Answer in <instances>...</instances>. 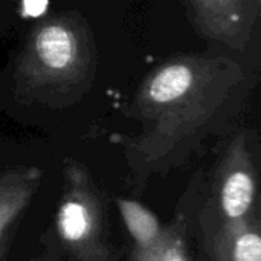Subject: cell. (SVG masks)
I'll return each mask as SVG.
<instances>
[{"label":"cell","instance_id":"cell-1","mask_svg":"<svg viewBox=\"0 0 261 261\" xmlns=\"http://www.w3.org/2000/svg\"><path fill=\"white\" fill-rule=\"evenodd\" d=\"M226 60L177 58L144 80L135 98L141 132L124 141L138 182L187 164L200 148L242 81L240 67Z\"/></svg>","mask_w":261,"mask_h":261},{"label":"cell","instance_id":"cell-2","mask_svg":"<svg viewBox=\"0 0 261 261\" xmlns=\"http://www.w3.org/2000/svg\"><path fill=\"white\" fill-rule=\"evenodd\" d=\"M95 63L87 24L75 14L58 15L29 34L15 70L17 86L29 99L66 101L90 83Z\"/></svg>","mask_w":261,"mask_h":261},{"label":"cell","instance_id":"cell-3","mask_svg":"<svg viewBox=\"0 0 261 261\" xmlns=\"http://www.w3.org/2000/svg\"><path fill=\"white\" fill-rule=\"evenodd\" d=\"M55 231L73 261H118L104 196L83 164L66 159Z\"/></svg>","mask_w":261,"mask_h":261},{"label":"cell","instance_id":"cell-4","mask_svg":"<svg viewBox=\"0 0 261 261\" xmlns=\"http://www.w3.org/2000/svg\"><path fill=\"white\" fill-rule=\"evenodd\" d=\"M260 214L257 167L246 135L236 136L219 165L213 200L205 210L203 226L231 223Z\"/></svg>","mask_w":261,"mask_h":261},{"label":"cell","instance_id":"cell-5","mask_svg":"<svg viewBox=\"0 0 261 261\" xmlns=\"http://www.w3.org/2000/svg\"><path fill=\"white\" fill-rule=\"evenodd\" d=\"M193 18L203 35L242 47L252 34L260 0H188Z\"/></svg>","mask_w":261,"mask_h":261},{"label":"cell","instance_id":"cell-6","mask_svg":"<svg viewBox=\"0 0 261 261\" xmlns=\"http://www.w3.org/2000/svg\"><path fill=\"white\" fill-rule=\"evenodd\" d=\"M260 214L231 223L203 226L211 261H261Z\"/></svg>","mask_w":261,"mask_h":261},{"label":"cell","instance_id":"cell-7","mask_svg":"<svg viewBox=\"0 0 261 261\" xmlns=\"http://www.w3.org/2000/svg\"><path fill=\"white\" fill-rule=\"evenodd\" d=\"M41 180L43 170L34 165H18L0 171V242L26 211Z\"/></svg>","mask_w":261,"mask_h":261},{"label":"cell","instance_id":"cell-8","mask_svg":"<svg viewBox=\"0 0 261 261\" xmlns=\"http://www.w3.org/2000/svg\"><path fill=\"white\" fill-rule=\"evenodd\" d=\"M116 206L135 243L133 249L148 251L161 242L165 226L161 225L153 211L132 199H116Z\"/></svg>","mask_w":261,"mask_h":261},{"label":"cell","instance_id":"cell-9","mask_svg":"<svg viewBox=\"0 0 261 261\" xmlns=\"http://www.w3.org/2000/svg\"><path fill=\"white\" fill-rule=\"evenodd\" d=\"M130 261H191L187 246V225L177 217L164 228L161 242L148 251L133 249Z\"/></svg>","mask_w":261,"mask_h":261},{"label":"cell","instance_id":"cell-10","mask_svg":"<svg viewBox=\"0 0 261 261\" xmlns=\"http://www.w3.org/2000/svg\"><path fill=\"white\" fill-rule=\"evenodd\" d=\"M9 245H11V232L0 242V261L6 260L8 251H9Z\"/></svg>","mask_w":261,"mask_h":261}]
</instances>
